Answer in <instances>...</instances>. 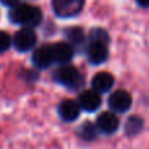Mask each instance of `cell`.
Returning a JSON list of instances; mask_svg holds the SVG:
<instances>
[{
    "instance_id": "cell-1",
    "label": "cell",
    "mask_w": 149,
    "mask_h": 149,
    "mask_svg": "<svg viewBox=\"0 0 149 149\" xmlns=\"http://www.w3.org/2000/svg\"><path fill=\"white\" fill-rule=\"evenodd\" d=\"M8 17L13 24L22 25L24 28H34L41 24L42 12L39 8L34 7V5L18 3L15 7L10 8Z\"/></svg>"
},
{
    "instance_id": "cell-2",
    "label": "cell",
    "mask_w": 149,
    "mask_h": 149,
    "mask_svg": "<svg viewBox=\"0 0 149 149\" xmlns=\"http://www.w3.org/2000/svg\"><path fill=\"white\" fill-rule=\"evenodd\" d=\"M54 79L56 82L70 88V89H76L82 82V77L80 72L73 65H70V64L60 65L54 72Z\"/></svg>"
},
{
    "instance_id": "cell-3",
    "label": "cell",
    "mask_w": 149,
    "mask_h": 149,
    "mask_svg": "<svg viewBox=\"0 0 149 149\" xmlns=\"http://www.w3.org/2000/svg\"><path fill=\"white\" fill-rule=\"evenodd\" d=\"M84 1L85 0H52V9L59 17L70 18L81 12Z\"/></svg>"
},
{
    "instance_id": "cell-4",
    "label": "cell",
    "mask_w": 149,
    "mask_h": 149,
    "mask_svg": "<svg viewBox=\"0 0 149 149\" xmlns=\"http://www.w3.org/2000/svg\"><path fill=\"white\" fill-rule=\"evenodd\" d=\"M37 43V34L34 33L33 28H22L16 31L12 39V45H15L16 50L21 52L30 51Z\"/></svg>"
},
{
    "instance_id": "cell-5",
    "label": "cell",
    "mask_w": 149,
    "mask_h": 149,
    "mask_svg": "<svg viewBox=\"0 0 149 149\" xmlns=\"http://www.w3.org/2000/svg\"><path fill=\"white\" fill-rule=\"evenodd\" d=\"M132 105V97L126 90H116L109 97V106L116 113H126Z\"/></svg>"
},
{
    "instance_id": "cell-6",
    "label": "cell",
    "mask_w": 149,
    "mask_h": 149,
    "mask_svg": "<svg viewBox=\"0 0 149 149\" xmlns=\"http://www.w3.org/2000/svg\"><path fill=\"white\" fill-rule=\"evenodd\" d=\"M52 58H54V63L58 64H67L71 62L73 58V46L70 45L68 42H58V43L51 46Z\"/></svg>"
},
{
    "instance_id": "cell-7",
    "label": "cell",
    "mask_w": 149,
    "mask_h": 149,
    "mask_svg": "<svg viewBox=\"0 0 149 149\" xmlns=\"http://www.w3.org/2000/svg\"><path fill=\"white\" fill-rule=\"evenodd\" d=\"M95 127L100 132L105 135H111L118 130L119 127V120L115 116V114L110 113V111H105L97 118L95 122Z\"/></svg>"
},
{
    "instance_id": "cell-8",
    "label": "cell",
    "mask_w": 149,
    "mask_h": 149,
    "mask_svg": "<svg viewBox=\"0 0 149 149\" xmlns=\"http://www.w3.org/2000/svg\"><path fill=\"white\" fill-rule=\"evenodd\" d=\"M86 55H88V60L92 64L98 65L102 64L106 59H107V45L101 43V42H92L90 41L89 46L86 49Z\"/></svg>"
},
{
    "instance_id": "cell-9",
    "label": "cell",
    "mask_w": 149,
    "mask_h": 149,
    "mask_svg": "<svg viewBox=\"0 0 149 149\" xmlns=\"http://www.w3.org/2000/svg\"><path fill=\"white\" fill-rule=\"evenodd\" d=\"M101 95L95 90H85L79 97V106L80 109H84L85 111L93 113L101 106Z\"/></svg>"
},
{
    "instance_id": "cell-10",
    "label": "cell",
    "mask_w": 149,
    "mask_h": 149,
    "mask_svg": "<svg viewBox=\"0 0 149 149\" xmlns=\"http://www.w3.org/2000/svg\"><path fill=\"white\" fill-rule=\"evenodd\" d=\"M31 62L37 68H49L50 65L54 63V58H52L51 46H41L33 52L31 55Z\"/></svg>"
},
{
    "instance_id": "cell-11",
    "label": "cell",
    "mask_w": 149,
    "mask_h": 149,
    "mask_svg": "<svg viewBox=\"0 0 149 149\" xmlns=\"http://www.w3.org/2000/svg\"><path fill=\"white\" fill-rule=\"evenodd\" d=\"M58 113L64 122H73L80 115V106L73 100H64L58 106Z\"/></svg>"
},
{
    "instance_id": "cell-12",
    "label": "cell",
    "mask_w": 149,
    "mask_h": 149,
    "mask_svg": "<svg viewBox=\"0 0 149 149\" xmlns=\"http://www.w3.org/2000/svg\"><path fill=\"white\" fill-rule=\"evenodd\" d=\"M114 85V77L113 74L107 73V72H100L97 73L92 80V86L93 90L101 93H106L113 88Z\"/></svg>"
},
{
    "instance_id": "cell-13",
    "label": "cell",
    "mask_w": 149,
    "mask_h": 149,
    "mask_svg": "<svg viewBox=\"0 0 149 149\" xmlns=\"http://www.w3.org/2000/svg\"><path fill=\"white\" fill-rule=\"evenodd\" d=\"M65 37L68 39V43L72 45V46H79V45H81L85 41L84 30L81 28H77V26L68 28L65 30Z\"/></svg>"
},
{
    "instance_id": "cell-14",
    "label": "cell",
    "mask_w": 149,
    "mask_h": 149,
    "mask_svg": "<svg viewBox=\"0 0 149 149\" xmlns=\"http://www.w3.org/2000/svg\"><path fill=\"white\" fill-rule=\"evenodd\" d=\"M143 130V119L137 115H134L126 123V134L130 136H135Z\"/></svg>"
},
{
    "instance_id": "cell-15",
    "label": "cell",
    "mask_w": 149,
    "mask_h": 149,
    "mask_svg": "<svg viewBox=\"0 0 149 149\" xmlns=\"http://www.w3.org/2000/svg\"><path fill=\"white\" fill-rule=\"evenodd\" d=\"M79 135L84 140H93L97 135V127H94L90 122H85L79 130Z\"/></svg>"
},
{
    "instance_id": "cell-16",
    "label": "cell",
    "mask_w": 149,
    "mask_h": 149,
    "mask_svg": "<svg viewBox=\"0 0 149 149\" xmlns=\"http://www.w3.org/2000/svg\"><path fill=\"white\" fill-rule=\"evenodd\" d=\"M90 41L92 42H101V43L107 45L110 42V37H109L107 31L103 29H94L90 33Z\"/></svg>"
},
{
    "instance_id": "cell-17",
    "label": "cell",
    "mask_w": 149,
    "mask_h": 149,
    "mask_svg": "<svg viewBox=\"0 0 149 149\" xmlns=\"http://www.w3.org/2000/svg\"><path fill=\"white\" fill-rule=\"evenodd\" d=\"M12 45V38L8 33L0 30V54L1 52H5Z\"/></svg>"
},
{
    "instance_id": "cell-18",
    "label": "cell",
    "mask_w": 149,
    "mask_h": 149,
    "mask_svg": "<svg viewBox=\"0 0 149 149\" xmlns=\"http://www.w3.org/2000/svg\"><path fill=\"white\" fill-rule=\"evenodd\" d=\"M18 1L20 0H0V3L7 5V7H15L16 4H18Z\"/></svg>"
},
{
    "instance_id": "cell-19",
    "label": "cell",
    "mask_w": 149,
    "mask_h": 149,
    "mask_svg": "<svg viewBox=\"0 0 149 149\" xmlns=\"http://www.w3.org/2000/svg\"><path fill=\"white\" fill-rule=\"evenodd\" d=\"M136 1H137V4L141 5V7H144V8L149 7V0H136Z\"/></svg>"
}]
</instances>
